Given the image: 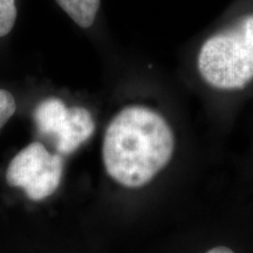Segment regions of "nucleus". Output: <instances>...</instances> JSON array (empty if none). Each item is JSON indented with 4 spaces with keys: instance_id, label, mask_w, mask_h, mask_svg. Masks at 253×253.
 I'll return each instance as SVG.
<instances>
[{
    "instance_id": "f257e3e1",
    "label": "nucleus",
    "mask_w": 253,
    "mask_h": 253,
    "mask_svg": "<svg viewBox=\"0 0 253 253\" xmlns=\"http://www.w3.org/2000/svg\"><path fill=\"white\" fill-rule=\"evenodd\" d=\"M175 136L161 114L144 106H128L116 114L104 132L102 158L115 182L137 189L153 181L170 161Z\"/></svg>"
},
{
    "instance_id": "f03ea898",
    "label": "nucleus",
    "mask_w": 253,
    "mask_h": 253,
    "mask_svg": "<svg viewBox=\"0 0 253 253\" xmlns=\"http://www.w3.org/2000/svg\"><path fill=\"white\" fill-rule=\"evenodd\" d=\"M199 74L209 86L238 90L253 81V13L209 37L197 56Z\"/></svg>"
},
{
    "instance_id": "7ed1b4c3",
    "label": "nucleus",
    "mask_w": 253,
    "mask_h": 253,
    "mask_svg": "<svg viewBox=\"0 0 253 253\" xmlns=\"http://www.w3.org/2000/svg\"><path fill=\"white\" fill-rule=\"evenodd\" d=\"M63 160L40 142H32L13 157L6 170V182L20 188L32 201H42L59 188Z\"/></svg>"
},
{
    "instance_id": "20e7f679",
    "label": "nucleus",
    "mask_w": 253,
    "mask_h": 253,
    "mask_svg": "<svg viewBox=\"0 0 253 253\" xmlns=\"http://www.w3.org/2000/svg\"><path fill=\"white\" fill-rule=\"evenodd\" d=\"M34 121L41 134L55 141L60 155L73 154L94 134L95 122L84 107H67L58 97H49L38 104Z\"/></svg>"
},
{
    "instance_id": "39448f33",
    "label": "nucleus",
    "mask_w": 253,
    "mask_h": 253,
    "mask_svg": "<svg viewBox=\"0 0 253 253\" xmlns=\"http://www.w3.org/2000/svg\"><path fill=\"white\" fill-rule=\"evenodd\" d=\"M75 24L89 28L99 13L101 0H55Z\"/></svg>"
},
{
    "instance_id": "423d86ee",
    "label": "nucleus",
    "mask_w": 253,
    "mask_h": 253,
    "mask_svg": "<svg viewBox=\"0 0 253 253\" xmlns=\"http://www.w3.org/2000/svg\"><path fill=\"white\" fill-rule=\"evenodd\" d=\"M14 0H0V38L7 36L17 20Z\"/></svg>"
},
{
    "instance_id": "0eeeda50",
    "label": "nucleus",
    "mask_w": 253,
    "mask_h": 253,
    "mask_svg": "<svg viewBox=\"0 0 253 253\" xmlns=\"http://www.w3.org/2000/svg\"><path fill=\"white\" fill-rule=\"evenodd\" d=\"M17 110L14 96L8 90L0 89V129L13 116Z\"/></svg>"
},
{
    "instance_id": "6e6552de",
    "label": "nucleus",
    "mask_w": 253,
    "mask_h": 253,
    "mask_svg": "<svg viewBox=\"0 0 253 253\" xmlns=\"http://www.w3.org/2000/svg\"><path fill=\"white\" fill-rule=\"evenodd\" d=\"M207 253H236L233 250H231L230 248H227V246H216V248L209 250Z\"/></svg>"
}]
</instances>
